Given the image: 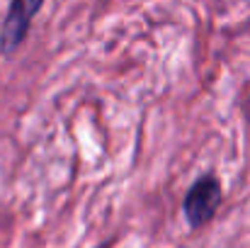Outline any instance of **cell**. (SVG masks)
<instances>
[{"mask_svg":"<svg viewBox=\"0 0 250 248\" xmlns=\"http://www.w3.org/2000/svg\"><path fill=\"white\" fill-rule=\"evenodd\" d=\"M219 204H221V182H219V178L216 175H202L187 190L185 202H182V212H185L187 224L192 229H199V226H204L214 219Z\"/></svg>","mask_w":250,"mask_h":248,"instance_id":"6da1fadb","label":"cell"},{"mask_svg":"<svg viewBox=\"0 0 250 248\" xmlns=\"http://www.w3.org/2000/svg\"><path fill=\"white\" fill-rule=\"evenodd\" d=\"M44 0H10L2 27H0V54L12 56L27 39L32 20L42 10Z\"/></svg>","mask_w":250,"mask_h":248,"instance_id":"7a4b0ae2","label":"cell"}]
</instances>
